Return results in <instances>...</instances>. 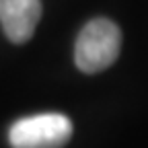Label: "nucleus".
I'll use <instances>...</instances> for the list:
<instances>
[{"mask_svg": "<svg viewBox=\"0 0 148 148\" xmlns=\"http://www.w3.org/2000/svg\"><path fill=\"white\" fill-rule=\"evenodd\" d=\"M121 49V31L109 18L88 21L74 43V62L84 74H97L117 60Z\"/></svg>", "mask_w": 148, "mask_h": 148, "instance_id": "obj_1", "label": "nucleus"}, {"mask_svg": "<svg viewBox=\"0 0 148 148\" xmlns=\"http://www.w3.org/2000/svg\"><path fill=\"white\" fill-rule=\"evenodd\" d=\"M72 132V119L64 113H39L16 119L8 130V144L12 148H64Z\"/></svg>", "mask_w": 148, "mask_h": 148, "instance_id": "obj_2", "label": "nucleus"}, {"mask_svg": "<svg viewBox=\"0 0 148 148\" xmlns=\"http://www.w3.org/2000/svg\"><path fill=\"white\" fill-rule=\"evenodd\" d=\"M41 18V0H0V27L12 43H27Z\"/></svg>", "mask_w": 148, "mask_h": 148, "instance_id": "obj_3", "label": "nucleus"}]
</instances>
